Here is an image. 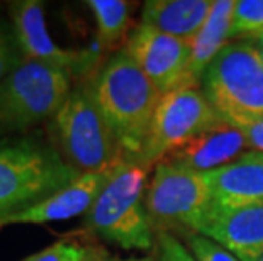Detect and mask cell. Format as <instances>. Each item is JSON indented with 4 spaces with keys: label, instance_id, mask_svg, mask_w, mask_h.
Listing matches in <instances>:
<instances>
[{
    "label": "cell",
    "instance_id": "obj_7",
    "mask_svg": "<svg viewBox=\"0 0 263 261\" xmlns=\"http://www.w3.org/2000/svg\"><path fill=\"white\" fill-rule=\"evenodd\" d=\"M211 204L212 193L204 173L166 159L155 166L146 187V212L153 231L194 234Z\"/></svg>",
    "mask_w": 263,
    "mask_h": 261
},
{
    "label": "cell",
    "instance_id": "obj_4",
    "mask_svg": "<svg viewBox=\"0 0 263 261\" xmlns=\"http://www.w3.org/2000/svg\"><path fill=\"white\" fill-rule=\"evenodd\" d=\"M149 168L136 159L122 161L85 214L87 229L122 249L153 246V227L146 212Z\"/></svg>",
    "mask_w": 263,
    "mask_h": 261
},
{
    "label": "cell",
    "instance_id": "obj_9",
    "mask_svg": "<svg viewBox=\"0 0 263 261\" xmlns=\"http://www.w3.org/2000/svg\"><path fill=\"white\" fill-rule=\"evenodd\" d=\"M158 90L166 95L182 87H197L190 80V43L146 24L133 29L122 49Z\"/></svg>",
    "mask_w": 263,
    "mask_h": 261
},
{
    "label": "cell",
    "instance_id": "obj_23",
    "mask_svg": "<svg viewBox=\"0 0 263 261\" xmlns=\"http://www.w3.org/2000/svg\"><path fill=\"white\" fill-rule=\"evenodd\" d=\"M228 124L236 127L241 132L250 148H253L255 151L263 153V119H256V121L236 119V121H228Z\"/></svg>",
    "mask_w": 263,
    "mask_h": 261
},
{
    "label": "cell",
    "instance_id": "obj_17",
    "mask_svg": "<svg viewBox=\"0 0 263 261\" xmlns=\"http://www.w3.org/2000/svg\"><path fill=\"white\" fill-rule=\"evenodd\" d=\"M97 22V37L104 49H114L124 41L131 26L133 4L124 0H88Z\"/></svg>",
    "mask_w": 263,
    "mask_h": 261
},
{
    "label": "cell",
    "instance_id": "obj_3",
    "mask_svg": "<svg viewBox=\"0 0 263 261\" xmlns=\"http://www.w3.org/2000/svg\"><path fill=\"white\" fill-rule=\"evenodd\" d=\"M51 134L58 153L80 175L110 173L126 159L95 102L92 80H83L71 88L51 119Z\"/></svg>",
    "mask_w": 263,
    "mask_h": 261
},
{
    "label": "cell",
    "instance_id": "obj_18",
    "mask_svg": "<svg viewBox=\"0 0 263 261\" xmlns=\"http://www.w3.org/2000/svg\"><path fill=\"white\" fill-rule=\"evenodd\" d=\"M263 34V0H238L234 4L231 37H256Z\"/></svg>",
    "mask_w": 263,
    "mask_h": 261
},
{
    "label": "cell",
    "instance_id": "obj_12",
    "mask_svg": "<svg viewBox=\"0 0 263 261\" xmlns=\"http://www.w3.org/2000/svg\"><path fill=\"white\" fill-rule=\"evenodd\" d=\"M205 180L212 193V204L238 207L263 202V153L248 151L236 159L207 171Z\"/></svg>",
    "mask_w": 263,
    "mask_h": 261
},
{
    "label": "cell",
    "instance_id": "obj_8",
    "mask_svg": "<svg viewBox=\"0 0 263 261\" xmlns=\"http://www.w3.org/2000/svg\"><path fill=\"white\" fill-rule=\"evenodd\" d=\"M224 122L202 88L182 87L161 97L136 161L156 166L194 137Z\"/></svg>",
    "mask_w": 263,
    "mask_h": 261
},
{
    "label": "cell",
    "instance_id": "obj_14",
    "mask_svg": "<svg viewBox=\"0 0 263 261\" xmlns=\"http://www.w3.org/2000/svg\"><path fill=\"white\" fill-rule=\"evenodd\" d=\"M246 146L248 143L245 136L224 121L204 134L194 137L165 159L197 173H207L236 159L239 154H243L241 151Z\"/></svg>",
    "mask_w": 263,
    "mask_h": 261
},
{
    "label": "cell",
    "instance_id": "obj_19",
    "mask_svg": "<svg viewBox=\"0 0 263 261\" xmlns=\"http://www.w3.org/2000/svg\"><path fill=\"white\" fill-rule=\"evenodd\" d=\"M187 249L195 261H239L233 253H229L221 244L209 239L199 232L187 236Z\"/></svg>",
    "mask_w": 263,
    "mask_h": 261
},
{
    "label": "cell",
    "instance_id": "obj_15",
    "mask_svg": "<svg viewBox=\"0 0 263 261\" xmlns=\"http://www.w3.org/2000/svg\"><path fill=\"white\" fill-rule=\"evenodd\" d=\"M211 9V0H148L143 5L141 22L190 43L202 29Z\"/></svg>",
    "mask_w": 263,
    "mask_h": 261
},
{
    "label": "cell",
    "instance_id": "obj_13",
    "mask_svg": "<svg viewBox=\"0 0 263 261\" xmlns=\"http://www.w3.org/2000/svg\"><path fill=\"white\" fill-rule=\"evenodd\" d=\"M110 173H83L46 200L10 217L7 224H44L87 214Z\"/></svg>",
    "mask_w": 263,
    "mask_h": 261
},
{
    "label": "cell",
    "instance_id": "obj_20",
    "mask_svg": "<svg viewBox=\"0 0 263 261\" xmlns=\"http://www.w3.org/2000/svg\"><path fill=\"white\" fill-rule=\"evenodd\" d=\"M82 246L73 241H58L24 261H80Z\"/></svg>",
    "mask_w": 263,
    "mask_h": 261
},
{
    "label": "cell",
    "instance_id": "obj_5",
    "mask_svg": "<svg viewBox=\"0 0 263 261\" xmlns=\"http://www.w3.org/2000/svg\"><path fill=\"white\" fill-rule=\"evenodd\" d=\"M71 88L65 71L22 58L0 85V137L51 121Z\"/></svg>",
    "mask_w": 263,
    "mask_h": 261
},
{
    "label": "cell",
    "instance_id": "obj_27",
    "mask_svg": "<svg viewBox=\"0 0 263 261\" xmlns=\"http://www.w3.org/2000/svg\"><path fill=\"white\" fill-rule=\"evenodd\" d=\"M258 261H263V254H261V256H260V259Z\"/></svg>",
    "mask_w": 263,
    "mask_h": 261
},
{
    "label": "cell",
    "instance_id": "obj_1",
    "mask_svg": "<svg viewBox=\"0 0 263 261\" xmlns=\"http://www.w3.org/2000/svg\"><path fill=\"white\" fill-rule=\"evenodd\" d=\"M90 80L95 102L126 159H138L163 93L124 51L114 54Z\"/></svg>",
    "mask_w": 263,
    "mask_h": 261
},
{
    "label": "cell",
    "instance_id": "obj_25",
    "mask_svg": "<svg viewBox=\"0 0 263 261\" xmlns=\"http://www.w3.org/2000/svg\"><path fill=\"white\" fill-rule=\"evenodd\" d=\"M251 44H253L255 49H256V51H258V54H260L261 59H263V34L253 37V41H251Z\"/></svg>",
    "mask_w": 263,
    "mask_h": 261
},
{
    "label": "cell",
    "instance_id": "obj_24",
    "mask_svg": "<svg viewBox=\"0 0 263 261\" xmlns=\"http://www.w3.org/2000/svg\"><path fill=\"white\" fill-rule=\"evenodd\" d=\"M80 261H117L116 256H112L107 249L97 244H88L82 246V258Z\"/></svg>",
    "mask_w": 263,
    "mask_h": 261
},
{
    "label": "cell",
    "instance_id": "obj_16",
    "mask_svg": "<svg viewBox=\"0 0 263 261\" xmlns=\"http://www.w3.org/2000/svg\"><path fill=\"white\" fill-rule=\"evenodd\" d=\"M234 0H214L212 9L199 34L190 41V80L199 87L205 70L231 37Z\"/></svg>",
    "mask_w": 263,
    "mask_h": 261
},
{
    "label": "cell",
    "instance_id": "obj_2",
    "mask_svg": "<svg viewBox=\"0 0 263 261\" xmlns=\"http://www.w3.org/2000/svg\"><path fill=\"white\" fill-rule=\"evenodd\" d=\"M78 176L54 146L27 137L0 143V227Z\"/></svg>",
    "mask_w": 263,
    "mask_h": 261
},
{
    "label": "cell",
    "instance_id": "obj_26",
    "mask_svg": "<svg viewBox=\"0 0 263 261\" xmlns=\"http://www.w3.org/2000/svg\"><path fill=\"white\" fill-rule=\"evenodd\" d=\"M117 261H153V258H131V259H117Z\"/></svg>",
    "mask_w": 263,
    "mask_h": 261
},
{
    "label": "cell",
    "instance_id": "obj_22",
    "mask_svg": "<svg viewBox=\"0 0 263 261\" xmlns=\"http://www.w3.org/2000/svg\"><path fill=\"white\" fill-rule=\"evenodd\" d=\"M156 234H158L160 261H195L189 249L172 232H156Z\"/></svg>",
    "mask_w": 263,
    "mask_h": 261
},
{
    "label": "cell",
    "instance_id": "obj_10",
    "mask_svg": "<svg viewBox=\"0 0 263 261\" xmlns=\"http://www.w3.org/2000/svg\"><path fill=\"white\" fill-rule=\"evenodd\" d=\"M12 14L15 41L26 59L54 66L70 76H85L95 65V54L90 51H70L54 44L44 21L43 5L36 0L14 2Z\"/></svg>",
    "mask_w": 263,
    "mask_h": 261
},
{
    "label": "cell",
    "instance_id": "obj_21",
    "mask_svg": "<svg viewBox=\"0 0 263 261\" xmlns=\"http://www.w3.org/2000/svg\"><path fill=\"white\" fill-rule=\"evenodd\" d=\"M22 58L24 56L17 46L15 36H10L0 29V85L9 76L10 71L21 63Z\"/></svg>",
    "mask_w": 263,
    "mask_h": 261
},
{
    "label": "cell",
    "instance_id": "obj_11",
    "mask_svg": "<svg viewBox=\"0 0 263 261\" xmlns=\"http://www.w3.org/2000/svg\"><path fill=\"white\" fill-rule=\"evenodd\" d=\"M195 232L221 244L239 261H258L263 254V202L238 207L211 204Z\"/></svg>",
    "mask_w": 263,
    "mask_h": 261
},
{
    "label": "cell",
    "instance_id": "obj_6",
    "mask_svg": "<svg viewBox=\"0 0 263 261\" xmlns=\"http://www.w3.org/2000/svg\"><path fill=\"white\" fill-rule=\"evenodd\" d=\"M200 85L226 122L263 119V59L250 41L226 44Z\"/></svg>",
    "mask_w": 263,
    "mask_h": 261
}]
</instances>
